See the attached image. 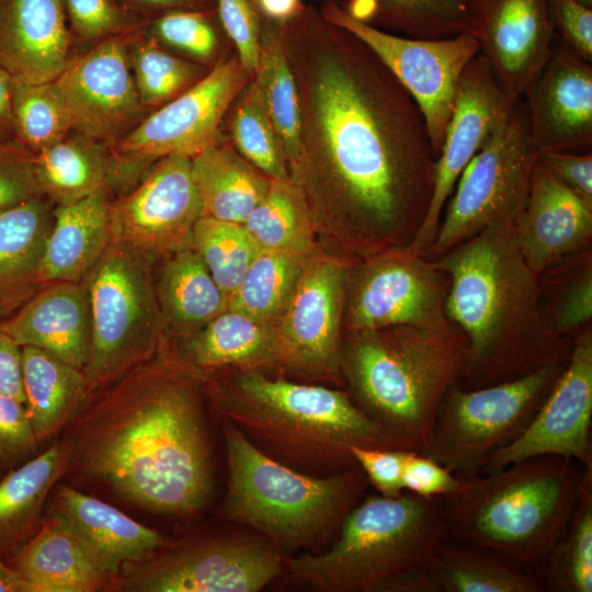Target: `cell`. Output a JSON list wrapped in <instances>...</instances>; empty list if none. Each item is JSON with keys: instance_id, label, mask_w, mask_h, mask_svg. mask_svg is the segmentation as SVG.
Listing matches in <instances>:
<instances>
[{"instance_id": "obj_16", "label": "cell", "mask_w": 592, "mask_h": 592, "mask_svg": "<svg viewBox=\"0 0 592 592\" xmlns=\"http://www.w3.org/2000/svg\"><path fill=\"white\" fill-rule=\"evenodd\" d=\"M135 592H255L281 576V550L267 538L227 535L181 544L123 567Z\"/></svg>"}, {"instance_id": "obj_28", "label": "cell", "mask_w": 592, "mask_h": 592, "mask_svg": "<svg viewBox=\"0 0 592 592\" xmlns=\"http://www.w3.org/2000/svg\"><path fill=\"white\" fill-rule=\"evenodd\" d=\"M110 196L94 193L67 205H56L47 238L41 282H81L111 243Z\"/></svg>"}, {"instance_id": "obj_2", "label": "cell", "mask_w": 592, "mask_h": 592, "mask_svg": "<svg viewBox=\"0 0 592 592\" xmlns=\"http://www.w3.org/2000/svg\"><path fill=\"white\" fill-rule=\"evenodd\" d=\"M206 379L169 339L150 358L92 391L77 411L67 465L145 510L197 512L214 486Z\"/></svg>"}, {"instance_id": "obj_38", "label": "cell", "mask_w": 592, "mask_h": 592, "mask_svg": "<svg viewBox=\"0 0 592 592\" xmlns=\"http://www.w3.org/2000/svg\"><path fill=\"white\" fill-rule=\"evenodd\" d=\"M252 80L282 144L289 171L300 151L299 100L280 31L274 22L261 20L259 59Z\"/></svg>"}, {"instance_id": "obj_8", "label": "cell", "mask_w": 592, "mask_h": 592, "mask_svg": "<svg viewBox=\"0 0 592 592\" xmlns=\"http://www.w3.org/2000/svg\"><path fill=\"white\" fill-rule=\"evenodd\" d=\"M228 487L220 514L264 535L280 550L310 549L339 532L367 488L354 466L325 476L299 473L224 421Z\"/></svg>"}, {"instance_id": "obj_36", "label": "cell", "mask_w": 592, "mask_h": 592, "mask_svg": "<svg viewBox=\"0 0 592 592\" xmlns=\"http://www.w3.org/2000/svg\"><path fill=\"white\" fill-rule=\"evenodd\" d=\"M67 465V448L55 444L9 470L0 482V550L16 554L24 545L54 481Z\"/></svg>"}, {"instance_id": "obj_49", "label": "cell", "mask_w": 592, "mask_h": 592, "mask_svg": "<svg viewBox=\"0 0 592 592\" xmlns=\"http://www.w3.org/2000/svg\"><path fill=\"white\" fill-rule=\"evenodd\" d=\"M37 444L25 403L0 392V470L20 466Z\"/></svg>"}, {"instance_id": "obj_13", "label": "cell", "mask_w": 592, "mask_h": 592, "mask_svg": "<svg viewBox=\"0 0 592 592\" xmlns=\"http://www.w3.org/2000/svg\"><path fill=\"white\" fill-rule=\"evenodd\" d=\"M449 280L433 260L409 246L351 264L346 278L343 335L396 326L439 328Z\"/></svg>"}, {"instance_id": "obj_46", "label": "cell", "mask_w": 592, "mask_h": 592, "mask_svg": "<svg viewBox=\"0 0 592 592\" xmlns=\"http://www.w3.org/2000/svg\"><path fill=\"white\" fill-rule=\"evenodd\" d=\"M140 32L203 62L215 58L225 33L216 8L170 10L147 20Z\"/></svg>"}, {"instance_id": "obj_57", "label": "cell", "mask_w": 592, "mask_h": 592, "mask_svg": "<svg viewBox=\"0 0 592 592\" xmlns=\"http://www.w3.org/2000/svg\"><path fill=\"white\" fill-rule=\"evenodd\" d=\"M128 9L149 20L170 10L216 8L214 0H118Z\"/></svg>"}, {"instance_id": "obj_30", "label": "cell", "mask_w": 592, "mask_h": 592, "mask_svg": "<svg viewBox=\"0 0 592 592\" xmlns=\"http://www.w3.org/2000/svg\"><path fill=\"white\" fill-rule=\"evenodd\" d=\"M175 345L207 375L276 366L274 323L230 308Z\"/></svg>"}, {"instance_id": "obj_50", "label": "cell", "mask_w": 592, "mask_h": 592, "mask_svg": "<svg viewBox=\"0 0 592 592\" xmlns=\"http://www.w3.org/2000/svg\"><path fill=\"white\" fill-rule=\"evenodd\" d=\"M592 317V271L591 262L568 283L553 314L546 316L550 331L558 339L576 335L590 326Z\"/></svg>"}, {"instance_id": "obj_12", "label": "cell", "mask_w": 592, "mask_h": 592, "mask_svg": "<svg viewBox=\"0 0 592 592\" xmlns=\"http://www.w3.org/2000/svg\"><path fill=\"white\" fill-rule=\"evenodd\" d=\"M252 77L238 56L214 66L184 92L155 110L112 148L114 187L132 184L159 159L194 157L219 139L230 105Z\"/></svg>"}, {"instance_id": "obj_59", "label": "cell", "mask_w": 592, "mask_h": 592, "mask_svg": "<svg viewBox=\"0 0 592 592\" xmlns=\"http://www.w3.org/2000/svg\"><path fill=\"white\" fill-rule=\"evenodd\" d=\"M261 20L281 23L293 16L304 0H252Z\"/></svg>"}, {"instance_id": "obj_37", "label": "cell", "mask_w": 592, "mask_h": 592, "mask_svg": "<svg viewBox=\"0 0 592 592\" xmlns=\"http://www.w3.org/2000/svg\"><path fill=\"white\" fill-rule=\"evenodd\" d=\"M354 19L414 38H445L471 34L466 0L340 1Z\"/></svg>"}, {"instance_id": "obj_53", "label": "cell", "mask_w": 592, "mask_h": 592, "mask_svg": "<svg viewBox=\"0 0 592 592\" xmlns=\"http://www.w3.org/2000/svg\"><path fill=\"white\" fill-rule=\"evenodd\" d=\"M409 451L351 447L356 465L364 471L368 482L373 483L379 494L397 497L403 492V464Z\"/></svg>"}, {"instance_id": "obj_48", "label": "cell", "mask_w": 592, "mask_h": 592, "mask_svg": "<svg viewBox=\"0 0 592 592\" xmlns=\"http://www.w3.org/2000/svg\"><path fill=\"white\" fill-rule=\"evenodd\" d=\"M226 36L237 48L242 68L253 77L258 66L261 19L252 0H214Z\"/></svg>"}, {"instance_id": "obj_21", "label": "cell", "mask_w": 592, "mask_h": 592, "mask_svg": "<svg viewBox=\"0 0 592 592\" xmlns=\"http://www.w3.org/2000/svg\"><path fill=\"white\" fill-rule=\"evenodd\" d=\"M520 98L537 155L591 148L592 64L556 36L548 58Z\"/></svg>"}, {"instance_id": "obj_55", "label": "cell", "mask_w": 592, "mask_h": 592, "mask_svg": "<svg viewBox=\"0 0 592 592\" xmlns=\"http://www.w3.org/2000/svg\"><path fill=\"white\" fill-rule=\"evenodd\" d=\"M537 161L562 184L592 204V156L570 151H545Z\"/></svg>"}, {"instance_id": "obj_60", "label": "cell", "mask_w": 592, "mask_h": 592, "mask_svg": "<svg viewBox=\"0 0 592 592\" xmlns=\"http://www.w3.org/2000/svg\"><path fill=\"white\" fill-rule=\"evenodd\" d=\"M0 592H41L32 582L24 579L15 569L0 559Z\"/></svg>"}, {"instance_id": "obj_39", "label": "cell", "mask_w": 592, "mask_h": 592, "mask_svg": "<svg viewBox=\"0 0 592 592\" xmlns=\"http://www.w3.org/2000/svg\"><path fill=\"white\" fill-rule=\"evenodd\" d=\"M242 225L261 249L308 253L319 246L305 197L292 178L272 179Z\"/></svg>"}, {"instance_id": "obj_58", "label": "cell", "mask_w": 592, "mask_h": 592, "mask_svg": "<svg viewBox=\"0 0 592 592\" xmlns=\"http://www.w3.org/2000/svg\"><path fill=\"white\" fill-rule=\"evenodd\" d=\"M12 77L0 69V145L16 139L11 107Z\"/></svg>"}, {"instance_id": "obj_6", "label": "cell", "mask_w": 592, "mask_h": 592, "mask_svg": "<svg viewBox=\"0 0 592 592\" xmlns=\"http://www.w3.org/2000/svg\"><path fill=\"white\" fill-rule=\"evenodd\" d=\"M585 467L543 455L464 478L441 497L449 539L538 570L567 528Z\"/></svg>"}, {"instance_id": "obj_34", "label": "cell", "mask_w": 592, "mask_h": 592, "mask_svg": "<svg viewBox=\"0 0 592 592\" xmlns=\"http://www.w3.org/2000/svg\"><path fill=\"white\" fill-rule=\"evenodd\" d=\"M25 407L38 442L55 435L89 396L83 369L30 345L22 346Z\"/></svg>"}, {"instance_id": "obj_24", "label": "cell", "mask_w": 592, "mask_h": 592, "mask_svg": "<svg viewBox=\"0 0 592 592\" xmlns=\"http://www.w3.org/2000/svg\"><path fill=\"white\" fill-rule=\"evenodd\" d=\"M71 39L64 0H0V69L13 79L55 81Z\"/></svg>"}, {"instance_id": "obj_18", "label": "cell", "mask_w": 592, "mask_h": 592, "mask_svg": "<svg viewBox=\"0 0 592 592\" xmlns=\"http://www.w3.org/2000/svg\"><path fill=\"white\" fill-rule=\"evenodd\" d=\"M132 33L100 41L69 59L54 81L71 130L110 147L145 118L128 60Z\"/></svg>"}, {"instance_id": "obj_47", "label": "cell", "mask_w": 592, "mask_h": 592, "mask_svg": "<svg viewBox=\"0 0 592 592\" xmlns=\"http://www.w3.org/2000/svg\"><path fill=\"white\" fill-rule=\"evenodd\" d=\"M71 36L103 41L135 32L147 21L118 0H64Z\"/></svg>"}, {"instance_id": "obj_20", "label": "cell", "mask_w": 592, "mask_h": 592, "mask_svg": "<svg viewBox=\"0 0 592 592\" xmlns=\"http://www.w3.org/2000/svg\"><path fill=\"white\" fill-rule=\"evenodd\" d=\"M517 99L500 87L480 54L466 66L457 83L453 113L435 160L430 206L409 246L414 252L425 255L436 237L444 206L459 175L505 122Z\"/></svg>"}, {"instance_id": "obj_40", "label": "cell", "mask_w": 592, "mask_h": 592, "mask_svg": "<svg viewBox=\"0 0 592 592\" xmlns=\"http://www.w3.org/2000/svg\"><path fill=\"white\" fill-rule=\"evenodd\" d=\"M545 591L592 592V466H587L567 528L539 569Z\"/></svg>"}, {"instance_id": "obj_7", "label": "cell", "mask_w": 592, "mask_h": 592, "mask_svg": "<svg viewBox=\"0 0 592 592\" xmlns=\"http://www.w3.org/2000/svg\"><path fill=\"white\" fill-rule=\"evenodd\" d=\"M448 539L441 497L369 494L348 512L329 549L288 558L286 568L295 582L320 592H379L395 577L426 567Z\"/></svg>"}, {"instance_id": "obj_56", "label": "cell", "mask_w": 592, "mask_h": 592, "mask_svg": "<svg viewBox=\"0 0 592 592\" xmlns=\"http://www.w3.org/2000/svg\"><path fill=\"white\" fill-rule=\"evenodd\" d=\"M0 392L25 403L22 346L0 329Z\"/></svg>"}, {"instance_id": "obj_9", "label": "cell", "mask_w": 592, "mask_h": 592, "mask_svg": "<svg viewBox=\"0 0 592 592\" xmlns=\"http://www.w3.org/2000/svg\"><path fill=\"white\" fill-rule=\"evenodd\" d=\"M91 343L83 372L89 394L150 358L170 337L158 305L153 263L111 240L81 281Z\"/></svg>"}, {"instance_id": "obj_4", "label": "cell", "mask_w": 592, "mask_h": 592, "mask_svg": "<svg viewBox=\"0 0 592 592\" xmlns=\"http://www.w3.org/2000/svg\"><path fill=\"white\" fill-rule=\"evenodd\" d=\"M205 396L255 446L307 469L357 466L353 446L410 451L339 389L241 369L207 375Z\"/></svg>"}, {"instance_id": "obj_1", "label": "cell", "mask_w": 592, "mask_h": 592, "mask_svg": "<svg viewBox=\"0 0 592 592\" xmlns=\"http://www.w3.org/2000/svg\"><path fill=\"white\" fill-rule=\"evenodd\" d=\"M276 25L300 112L289 175L317 235L351 262L410 246L436 160L418 104L364 42L319 9L304 4Z\"/></svg>"}, {"instance_id": "obj_10", "label": "cell", "mask_w": 592, "mask_h": 592, "mask_svg": "<svg viewBox=\"0 0 592 592\" xmlns=\"http://www.w3.org/2000/svg\"><path fill=\"white\" fill-rule=\"evenodd\" d=\"M568 357L522 377L475 389L453 385L443 398L421 454L462 478L479 475L486 460L530 424Z\"/></svg>"}, {"instance_id": "obj_52", "label": "cell", "mask_w": 592, "mask_h": 592, "mask_svg": "<svg viewBox=\"0 0 592 592\" xmlns=\"http://www.w3.org/2000/svg\"><path fill=\"white\" fill-rule=\"evenodd\" d=\"M549 16L555 36L592 64V8L574 0H549Z\"/></svg>"}, {"instance_id": "obj_22", "label": "cell", "mask_w": 592, "mask_h": 592, "mask_svg": "<svg viewBox=\"0 0 592 592\" xmlns=\"http://www.w3.org/2000/svg\"><path fill=\"white\" fill-rule=\"evenodd\" d=\"M466 4L479 54L500 87L520 98L555 39L549 0H466Z\"/></svg>"}, {"instance_id": "obj_44", "label": "cell", "mask_w": 592, "mask_h": 592, "mask_svg": "<svg viewBox=\"0 0 592 592\" xmlns=\"http://www.w3.org/2000/svg\"><path fill=\"white\" fill-rule=\"evenodd\" d=\"M192 247L227 298L236 291L261 250L242 224L208 216L196 221Z\"/></svg>"}, {"instance_id": "obj_31", "label": "cell", "mask_w": 592, "mask_h": 592, "mask_svg": "<svg viewBox=\"0 0 592 592\" xmlns=\"http://www.w3.org/2000/svg\"><path fill=\"white\" fill-rule=\"evenodd\" d=\"M204 216L243 224L265 196L272 179L218 139L191 158Z\"/></svg>"}, {"instance_id": "obj_41", "label": "cell", "mask_w": 592, "mask_h": 592, "mask_svg": "<svg viewBox=\"0 0 592 592\" xmlns=\"http://www.w3.org/2000/svg\"><path fill=\"white\" fill-rule=\"evenodd\" d=\"M311 252L261 249L228 298V308L274 323L287 304Z\"/></svg>"}, {"instance_id": "obj_51", "label": "cell", "mask_w": 592, "mask_h": 592, "mask_svg": "<svg viewBox=\"0 0 592 592\" xmlns=\"http://www.w3.org/2000/svg\"><path fill=\"white\" fill-rule=\"evenodd\" d=\"M33 161L34 152L19 140L0 145V210L42 195Z\"/></svg>"}, {"instance_id": "obj_42", "label": "cell", "mask_w": 592, "mask_h": 592, "mask_svg": "<svg viewBox=\"0 0 592 592\" xmlns=\"http://www.w3.org/2000/svg\"><path fill=\"white\" fill-rule=\"evenodd\" d=\"M128 60L141 105L160 107L202 79L208 71L177 57L140 30L129 36Z\"/></svg>"}, {"instance_id": "obj_35", "label": "cell", "mask_w": 592, "mask_h": 592, "mask_svg": "<svg viewBox=\"0 0 592 592\" xmlns=\"http://www.w3.org/2000/svg\"><path fill=\"white\" fill-rule=\"evenodd\" d=\"M428 570L437 592H543L539 577L489 549L448 539Z\"/></svg>"}, {"instance_id": "obj_27", "label": "cell", "mask_w": 592, "mask_h": 592, "mask_svg": "<svg viewBox=\"0 0 592 592\" xmlns=\"http://www.w3.org/2000/svg\"><path fill=\"white\" fill-rule=\"evenodd\" d=\"M55 207L38 195L0 210V318L44 287L41 266Z\"/></svg>"}, {"instance_id": "obj_11", "label": "cell", "mask_w": 592, "mask_h": 592, "mask_svg": "<svg viewBox=\"0 0 592 592\" xmlns=\"http://www.w3.org/2000/svg\"><path fill=\"white\" fill-rule=\"evenodd\" d=\"M536 159L524 103L519 98L505 122L459 175L424 257L435 260L483 229L514 224L525 206Z\"/></svg>"}, {"instance_id": "obj_54", "label": "cell", "mask_w": 592, "mask_h": 592, "mask_svg": "<svg viewBox=\"0 0 592 592\" xmlns=\"http://www.w3.org/2000/svg\"><path fill=\"white\" fill-rule=\"evenodd\" d=\"M463 479L421 453H407L402 474L407 491L425 498L445 497L456 491Z\"/></svg>"}, {"instance_id": "obj_5", "label": "cell", "mask_w": 592, "mask_h": 592, "mask_svg": "<svg viewBox=\"0 0 592 592\" xmlns=\"http://www.w3.org/2000/svg\"><path fill=\"white\" fill-rule=\"evenodd\" d=\"M467 340L449 322L343 335L341 374L353 402L413 452L429 445L440 406L455 385Z\"/></svg>"}, {"instance_id": "obj_14", "label": "cell", "mask_w": 592, "mask_h": 592, "mask_svg": "<svg viewBox=\"0 0 592 592\" xmlns=\"http://www.w3.org/2000/svg\"><path fill=\"white\" fill-rule=\"evenodd\" d=\"M320 14L364 42L409 92L423 114L435 159L449 123L458 80L479 54L476 38H414L377 29L351 16L340 0H323Z\"/></svg>"}, {"instance_id": "obj_32", "label": "cell", "mask_w": 592, "mask_h": 592, "mask_svg": "<svg viewBox=\"0 0 592 592\" xmlns=\"http://www.w3.org/2000/svg\"><path fill=\"white\" fill-rule=\"evenodd\" d=\"M33 164L41 194L55 205L113 189L112 148L75 132L35 152Z\"/></svg>"}, {"instance_id": "obj_26", "label": "cell", "mask_w": 592, "mask_h": 592, "mask_svg": "<svg viewBox=\"0 0 592 592\" xmlns=\"http://www.w3.org/2000/svg\"><path fill=\"white\" fill-rule=\"evenodd\" d=\"M106 578L166 546L164 537L100 499L61 486L55 513Z\"/></svg>"}, {"instance_id": "obj_43", "label": "cell", "mask_w": 592, "mask_h": 592, "mask_svg": "<svg viewBox=\"0 0 592 592\" xmlns=\"http://www.w3.org/2000/svg\"><path fill=\"white\" fill-rule=\"evenodd\" d=\"M229 109L230 143L236 150L271 179L291 178L282 144L252 79Z\"/></svg>"}, {"instance_id": "obj_25", "label": "cell", "mask_w": 592, "mask_h": 592, "mask_svg": "<svg viewBox=\"0 0 592 592\" xmlns=\"http://www.w3.org/2000/svg\"><path fill=\"white\" fill-rule=\"evenodd\" d=\"M19 345L34 346L83 369L88 363L91 328L82 282L44 286L0 323Z\"/></svg>"}, {"instance_id": "obj_15", "label": "cell", "mask_w": 592, "mask_h": 592, "mask_svg": "<svg viewBox=\"0 0 592 592\" xmlns=\"http://www.w3.org/2000/svg\"><path fill=\"white\" fill-rule=\"evenodd\" d=\"M353 262L318 246L274 322L276 366L309 379L342 378L343 308Z\"/></svg>"}, {"instance_id": "obj_19", "label": "cell", "mask_w": 592, "mask_h": 592, "mask_svg": "<svg viewBox=\"0 0 592 592\" xmlns=\"http://www.w3.org/2000/svg\"><path fill=\"white\" fill-rule=\"evenodd\" d=\"M592 331L579 332L568 362L533 420L509 445L492 454L479 474L543 455L563 456L592 466Z\"/></svg>"}, {"instance_id": "obj_45", "label": "cell", "mask_w": 592, "mask_h": 592, "mask_svg": "<svg viewBox=\"0 0 592 592\" xmlns=\"http://www.w3.org/2000/svg\"><path fill=\"white\" fill-rule=\"evenodd\" d=\"M11 107L16 140L34 153L72 132L54 81L26 83L12 78Z\"/></svg>"}, {"instance_id": "obj_33", "label": "cell", "mask_w": 592, "mask_h": 592, "mask_svg": "<svg viewBox=\"0 0 592 592\" xmlns=\"http://www.w3.org/2000/svg\"><path fill=\"white\" fill-rule=\"evenodd\" d=\"M12 568L41 592H92L106 578L55 514L14 555Z\"/></svg>"}, {"instance_id": "obj_61", "label": "cell", "mask_w": 592, "mask_h": 592, "mask_svg": "<svg viewBox=\"0 0 592 592\" xmlns=\"http://www.w3.org/2000/svg\"><path fill=\"white\" fill-rule=\"evenodd\" d=\"M585 7L592 8V0H574Z\"/></svg>"}, {"instance_id": "obj_23", "label": "cell", "mask_w": 592, "mask_h": 592, "mask_svg": "<svg viewBox=\"0 0 592 592\" xmlns=\"http://www.w3.org/2000/svg\"><path fill=\"white\" fill-rule=\"evenodd\" d=\"M515 238L528 266L543 275L592 237V204L562 184L537 159L527 200L514 223Z\"/></svg>"}, {"instance_id": "obj_17", "label": "cell", "mask_w": 592, "mask_h": 592, "mask_svg": "<svg viewBox=\"0 0 592 592\" xmlns=\"http://www.w3.org/2000/svg\"><path fill=\"white\" fill-rule=\"evenodd\" d=\"M202 216L191 158L168 156L156 161L132 191L111 201L112 241L155 264L192 246L193 229Z\"/></svg>"}, {"instance_id": "obj_3", "label": "cell", "mask_w": 592, "mask_h": 592, "mask_svg": "<svg viewBox=\"0 0 592 592\" xmlns=\"http://www.w3.org/2000/svg\"><path fill=\"white\" fill-rule=\"evenodd\" d=\"M433 261L449 280L445 316L467 340L458 387L512 380L569 356L573 341L550 331L540 275L522 255L514 224L483 229Z\"/></svg>"}, {"instance_id": "obj_29", "label": "cell", "mask_w": 592, "mask_h": 592, "mask_svg": "<svg viewBox=\"0 0 592 592\" xmlns=\"http://www.w3.org/2000/svg\"><path fill=\"white\" fill-rule=\"evenodd\" d=\"M153 274L158 305L170 339L182 342L228 308V298L192 247L162 259Z\"/></svg>"}]
</instances>
